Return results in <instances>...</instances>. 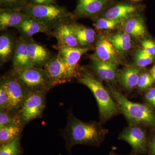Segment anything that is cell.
Instances as JSON below:
<instances>
[{
    "label": "cell",
    "mask_w": 155,
    "mask_h": 155,
    "mask_svg": "<svg viewBox=\"0 0 155 155\" xmlns=\"http://www.w3.org/2000/svg\"><path fill=\"white\" fill-rule=\"evenodd\" d=\"M108 132L101 122H83L70 113L64 132L67 149L71 150L72 147L79 144L99 147Z\"/></svg>",
    "instance_id": "1"
},
{
    "label": "cell",
    "mask_w": 155,
    "mask_h": 155,
    "mask_svg": "<svg viewBox=\"0 0 155 155\" xmlns=\"http://www.w3.org/2000/svg\"><path fill=\"white\" fill-rule=\"evenodd\" d=\"M107 88L129 125H139L155 130V110L147 104L134 102L128 99L112 84Z\"/></svg>",
    "instance_id": "2"
},
{
    "label": "cell",
    "mask_w": 155,
    "mask_h": 155,
    "mask_svg": "<svg viewBox=\"0 0 155 155\" xmlns=\"http://www.w3.org/2000/svg\"><path fill=\"white\" fill-rule=\"evenodd\" d=\"M78 81L88 87L95 98L97 103L101 122H107L114 116L121 114L107 88L88 69H82L78 71Z\"/></svg>",
    "instance_id": "3"
},
{
    "label": "cell",
    "mask_w": 155,
    "mask_h": 155,
    "mask_svg": "<svg viewBox=\"0 0 155 155\" xmlns=\"http://www.w3.org/2000/svg\"><path fill=\"white\" fill-rule=\"evenodd\" d=\"M22 11L51 31L60 25L74 22L76 18L65 7L56 4L36 5L28 3Z\"/></svg>",
    "instance_id": "4"
},
{
    "label": "cell",
    "mask_w": 155,
    "mask_h": 155,
    "mask_svg": "<svg viewBox=\"0 0 155 155\" xmlns=\"http://www.w3.org/2000/svg\"><path fill=\"white\" fill-rule=\"evenodd\" d=\"M1 83L5 88L9 102V111L18 113L29 92L14 71L1 78Z\"/></svg>",
    "instance_id": "5"
},
{
    "label": "cell",
    "mask_w": 155,
    "mask_h": 155,
    "mask_svg": "<svg viewBox=\"0 0 155 155\" xmlns=\"http://www.w3.org/2000/svg\"><path fill=\"white\" fill-rule=\"evenodd\" d=\"M13 71L29 92H48L52 87L44 69L33 67Z\"/></svg>",
    "instance_id": "6"
},
{
    "label": "cell",
    "mask_w": 155,
    "mask_h": 155,
    "mask_svg": "<svg viewBox=\"0 0 155 155\" xmlns=\"http://www.w3.org/2000/svg\"><path fill=\"white\" fill-rule=\"evenodd\" d=\"M47 93L46 91L29 92L18 112L22 125L41 117L45 107Z\"/></svg>",
    "instance_id": "7"
},
{
    "label": "cell",
    "mask_w": 155,
    "mask_h": 155,
    "mask_svg": "<svg viewBox=\"0 0 155 155\" xmlns=\"http://www.w3.org/2000/svg\"><path fill=\"white\" fill-rule=\"evenodd\" d=\"M146 127L139 125H129L123 129L118 139L127 143L132 148V152L137 155L146 154L148 138Z\"/></svg>",
    "instance_id": "8"
},
{
    "label": "cell",
    "mask_w": 155,
    "mask_h": 155,
    "mask_svg": "<svg viewBox=\"0 0 155 155\" xmlns=\"http://www.w3.org/2000/svg\"><path fill=\"white\" fill-rule=\"evenodd\" d=\"M44 69L52 87L72 80L66 62L58 53L45 64Z\"/></svg>",
    "instance_id": "9"
},
{
    "label": "cell",
    "mask_w": 155,
    "mask_h": 155,
    "mask_svg": "<svg viewBox=\"0 0 155 155\" xmlns=\"http://www.w3.org/2000/svg\"><path fill=\"white\" fill-rule=\"evenodd\" d=\"M113 3V0H78L73 13L77 18H95Z\"/></svg>",
    "instance_id": "10"
},
{
    "label": "cell",
    "mask_w": 155,
    "mask_h": 155,
    "mask_svg": "<svg viewBox=\"0 0 155 155\" xmlns=\"http://www.w3.org/2000/svg\"><path fill=\"white\" fill-rule=\"evenodd\" d=\"M58 50L66 62L71 79L76 77L78 71V63L84 54L91 50V48H73L58 43L54 46Z\"/></svg>",
    "instance_id": "11"
},
{
    "label": "cell",
    "mask_w": 155,
    "mask_h": 155,
    "mask_svg": "<svg viewBox=\"0 0 155 155\" xmlns=\"http://www.w3.org/2000/svg\"><path fill=\"white\" fill-rule=\"evenodd\" d=\"M91 60V69L100 79L112 85L117 84L119 79L118 64L102 61L94 54L92 55Z\"/></svg>",
    "instance_id": "12"
},
{
    "label": "cell",
    "mask_w": 155,
    "mask_h": 155,
    "mask_svg": "<svg viewBox=\"0 0 155 155\" xmlns=\"http://www.w3.org/2000/svg\"><path fill=\"white\" fill-rule=\"evenodd\" d=\"M143 6L128 2L117 3L105 11L102 17L112 20L125 21L142 10Z\"/></svg>",
    "instance_id": "13"
},
{
    "label": "cell",
    "mask_w": 155,
    "mask_h": 155,
    "mask_svg": "<svg viewBox=\"0 0 155 155\" xmlns=\"http://www.w3.org/2000/svg\"><path fill=\"white\" fill-rule=\"evenodd\" d=\"M95 52L94 55L102 61H109L117 64L121 62L118 52L114 46L103 35H101L96 40Z\"/></svg>",
    "instance_id": "14"
},
{
    "label": "cell",
    "mask_w": 155,
    "mask_h": 155,
    "mask_svg": "<svg viewBox=\"0 0 155 155\" xmlns=\"http://www.w3.org/2000/svg\"><path fill=\"white\" fill-rule=\"evenodd\" d=\"M13 70L33 67L27 48L26 39L20 36L16 41L15 50L12 59Z\"/></svg>",
    "instance_id": "15"
},
{
    "label": "cell",
    "mask_w": 155,
    "mask_h": 155,
    "mask_svg": "<svg viewBox=\"0 0 155 155\" xmlns=\"http://www.w3.org/2000/svg\"><path fill=\"white\" fill-rule=\"evenodd\" d=\"M29 16L21 10L1 8L0 30H6L11 27L17 28Z\"/></svg>",
    "instance_id": "16"
},
{
    "label": "cell",
    "mask_w": 155,
    "mask_h": 155,
    "mask_svg": "<svg viewBox=\"0 0 155 155\" xmlns=\"http://www.w3.org/2000/svg\"><path fill=\"white\" fill-rule=\"evenodd\" d=\"M26 39L28 54L33 67L40 68L44 66L51 59L50 52L32 38Z\"/></svg>",
    "instance_id": "17"
},
{
    "label": "cell",
    "mask_w": 155,
    "mask_h": 155,
    "mask_svg": "<svg viewBox=\"0 0 155 155\" xmlns=\"http://www.w3.org/2000/svg\"><path fill=\"white\" fill-rule=\"evenodd\" d=\"M141 71V68L135 65L126 67L119 72L118 82L126 91H132L137 87Z\"/></svg>",
    "instance_id": "18"
},
{
    "label": "cell",
    "mask_w": 155,
    "mask_h": 155,
    "mask_svg": "<svg viewBox=\"0 0 155 155\" xmlns=\"http://www.w3.org/2000/svg\"><path fill=\"white\" fill-rule=\"evenodd\" d=\"M69 25L81 47H89L90 45L94 42L96 39V32L94 29L75 22Z\"/></svg>",
    "instance_id": "19"
},
{
    "label": "cell",
    "mask_w": 155,
    "mask_h": 155,
    "mask_svg": "<svg viewBox=\"0 0 155 155\" xmlns=\"http://www.w3.org/2000/svg\"><path fill=\"white\" fill-rule=\"evenodd\" d=\"M21 36L25 38H31L34 35L44 33L52 35V31L49 30L38 21L28 17L23 21L17 28Z\"/></svg>",
    "instance_id": "20"
},
{
    "label": "cell",
    "mask_w": 155,
    "mask_h": 155,
    "mask_svg": "<svg viewBox=\"0 0 155 155\" xmlns=\"http://www.w3.org/2000/svg\"><path fill=\"white\" fill-rule=\"evenodd\" d=\"M52 35L56 38L58 44L71 47H81L69 24H64L57 27L52 31Z\"/></svg>",
    "instance_id": "21"
},
{
    "label": "cell",
    "mask_w": 155,
    "mask_h": 155,
    "mask_svg": "<svg viewBox=\"0 0 155 155\" xmlns=\"http://www.w3.org/2000/svg\"><path fill=\"white\" fill-rule=\"evenodd\" d=\"M124 25V30L130 36L141 37L147 35L144 19L138 14L127 19Z\"/></svg>",
    "instance_id": "22"
},
{
    "label": "cell",
    "mask_w": 155,
    "mask_h": 155,
    "mask_svg": "<svg viewBox=\"0 0 155 155\" xmlns=\"http://www.w3.org/2000/svg\"><path fill=\"white\" fill-rule=\"evenodd\" d=\"M16 42L10 35L2 34L0 36V61L3 65L13 58L15 50Z\"/></svg>",
    "instance_id": "23"
},
{
    "label": "cell",
    "mask_w": 155,
    "mask_h": 155,
    "mask_svg": "<svg viewBox=\"0 0 155 155\" xmlns=\"http://www.w3.org/2000/svg\"><path fill=\"white\" fill-rule=\"evenodd\" d=\"M22 127L11 125L0 127V144H7L14 140L20 135Z\"/></svg>",
    "instance_id": "24"
},
{
    "label": "cell",
    "mask_w": 155,
    "mask_h": 155,
    "mask_svg": "<svg viewBox=\"0 0 155 155\" xmlns=\"http://www.w3.org/2000/svg\"><path fill=\"white\" fill-rule=\"evenodd\" d=\"M11 125L23 126L18 113L9 110L0 111V127Z\"/></svg>",
    "instance_id": "25"
},
{
    "label": "cell",
    "mask_w": 155,
    "mask_h": 155,
    "mask_svg": "<svg viewBox=\"0 0 155 155\" xmlns=\"http://www.w3.org/2000/svg\"><path fill=\"white\" fill-rule=\"evenodd\" d=\"M134 60L135 66L141 69L155 63V57L150 54L143 49H139L136 51Z\"/></svg>",
    "instance_id": "26"
},
{
    "label": "cell",
    "mask_w": 155,
    "mask_h": 155,
    "mask_svg": "<svg viewBox=\"0 0 155 155\" xmlns=\"http://www.w3.org/2000/svg\"><path fill=\"white\" fill-rule=\"evenodd\" d=\"M21 153L20 135L11 142L1 145L0 155H20Z\"/></svg>",
    "instance_id": "27"
},
{
    "label": "cell",
    "mask_w": 155,
    "mask_h": 155,
    "mask_svg": "<svg viewBox=\"0 0 155 155\" xmlns=\"http://www.w3.org/2000/svg\"><path fill=\"white\" fill-rule=\"evenodd\" d=\"M155 81L148 70H142L139 77L136 88L140 91L145 92L154 85Z\"/></svg>",
    "instance_id": "28"
},
{
    "label": "cell",
    "mask_w": 155,
    "mask_h": 155,
    "mask_svg": "<svg viewBox=\"0 0 155 155\" xmlns=\"http://www.w3.org/2000/svg\"><path fill=\"white\" fill-rule=\"evenodd\" d=\"M122 22L121 20H112L101 17L97 19L94 25L98 30L113 29L117 28Z\"/></svg>",
    "instance_id": "29"
},
{
    "label": "cell",
    "mask_w": 155,
    "mask_h": 155,
    "mask_svg": "<svg viewBox=\"0 0 155 155\" xmlns=\"http://www.w3.org/2000/svg\"><path fill=\"white\" fill-rule=\"evenodd\" d=\"M28 3L27 0H0L1 8L21 11Z\"/></svg>",
    "instance_id": "30"
},
{
    "label": "cell",
    "mask_w": 155,
    "mask_h": 155,
    "mask_svg": "<svg viewBox=\"0 0 155 155\" xmlns=\"http://www.w3.org/2000/svg\"><path fill=\"white\" fill-rule=\"evenodd\" d=\"M0 110L9 111L8 96L5 88L0 83Z\"/></svg>",
    "instance_id": "31"
},
{
    "label": "cell",
    "mask_w": 155,
    "mask_h": 155,
    "mask_svg": "<svg viewBox=\"0 0 155 155\" xmlns=\"http://www.w3.org/2000/svg\"><path fill=\"white\" fill-rule=\"evenodd\" d=\"M112 43H130L131 38L129 34L124 32H119L113 35L109 39Z\"/></svg>",
    "instance_id": "32"
},
{
    "label": "cell",
    "mask_w": 155,
    "mask_h": 155,
    "mask_svg": "<svg viewBox=\"0 0 155 155\" xmlns=\"http://www.w3.org/2000/svg\"><path fill=\"white\" fill-rule=\"evenodd\" d=\"M145 92L144 101L155 110V86L153 85Z\"/></svg>",
    "instance_id": "33"
},
{
    "label": "cell",
    "mask_w": 155,
    "mask_h": 155,
    "mask_svg": "<svg viewBox=\"0 0 155 155\" xmlns=\"http://www.w3.org/2000/svg\"><path fill=\"white\" fill-rule=\"evenodd\" d=\"M141 45L145 51L151 55L155 57V41L150 39L143 40Z\"/></svg>",
    "instance_id": "34"
},
{
    "label": "cell",
    "mask_w": 155,
    "mask_h": 155,
    "mask_svg": "<svg viewBox=\"0 0 155 155\" xmlns=\"http://www.w3.org/2000/svg\"><path fill=\"white\" fill-rule=\"evenodd\" d=\"M147 155H155V130H151L148 135Z\"/></svg>",
    "instance_id": "35"
},
{
    "label": "cell",
    "mask_w": 155,
    "mask_h": 155,
    "mask_svg": "<svg viewBox=\"0 0 155 155\" xmlns=\"http://www.w3.org/2000/svg\"><path fill=\"white\" fill-rule=\"evenodd\" d=\"M116 51L121 54H124L129 51L131 48V43H112Z\"/></svg>",
    "instance_id": "36"
},
{
    "label": "cell",
    "mask_w": 155,
    "mask_h": 155,
    "mask_svg": "<svg viewBox=\"0 0 155 155\" xmlns=\"http://www.w3.org/2000/svg\"><path fill=\"white\" fill-rule=\"evenodd\" d=\"M150 72L151 74L152 75L153 78L155 81V64L152 67L151 69L150 70Z\"/></svg>",
    "instance_id": "37"
},
{
    "label": "cell",
    "mask_w": 155,
    "mask_h": 155,
    "mask_svg": "<svg viewBox=\"0 0 155 155\" xmlns=\"http://www.w3.org/2000/svg\"><path fill=\"white\" fill-rule=\"evenodd\" d=\"M109 155H121L118 154L116 153H114V151H111L110 152V154H109ZM137 155L133 153H131L129 155Z\"/></svg>",
    "instance_id": "38"
},
{
    "label": "cell",
    "mask_w": 155,
    "mask_h": 155,
    "mask_svg": "<svg viewBox=\"0 0 155 155\" xmlns=\"http://www.w3.org/2000/svg\"><path fill=\"white\" fill-rule=\"evenodd\" d=\"M131 1H133V2H137V1H140V0H131Z\"/></svg>",
    "instance_id": "39"
}]
</instances>
